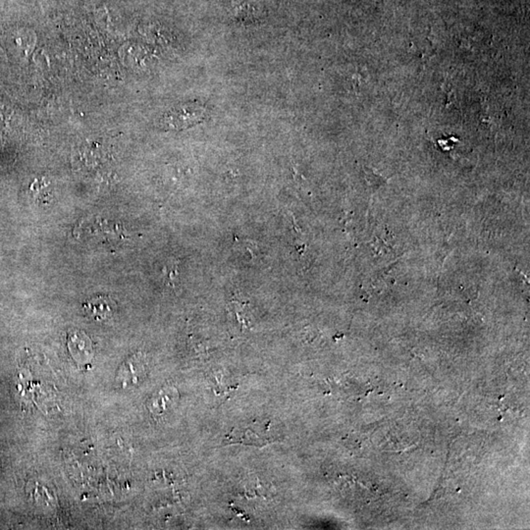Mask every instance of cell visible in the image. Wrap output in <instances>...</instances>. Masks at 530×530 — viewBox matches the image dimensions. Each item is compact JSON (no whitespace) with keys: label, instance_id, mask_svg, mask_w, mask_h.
Listing matches in <instances>:
<instances>
[{"label":"cell","instance_id":"obj_1","mask_svg":"<svg viewBox=\"0 0 530 530\" xmlns=\"http://www.w3.org/2000/svg\"><path fill=\"white\" fill-rule=\"evenodd\" d=\"M268 433H270V424L251 423L248 426H238L234 428L227 436V439L231 443L263 447L273 441Z\"/></svg>","mask_w":530,"mask_h":530},{"label":"cell","instance_id":"obj_2","mask_svg":"<svg viewBox=\"0 0 530 530\" xmlns=\"http://www.w3.org/2000/svg\"><path fill=\"white\" fill-rule=\"evenodd\" d=\"M206 116V108L201 105H185L172 110L165 118L164 123L169 127L183 129L201 122Z\"/></svg>","mask_w":530,"mask_h":530},{"label":"cell","instance_id":"obj_3","mask_svg":"<svg viewBox=\"0 0 530 530\" xmlns=\"http://www.w3.org/2000/svg\"><path fill=\"white\" fill-rule=\"evenodd\" d=\"M84 310L88 317L95 322H107L115 314L116 305L110 298L98 296L84 305Z\"/></svg>","mask_w":530,"mask_h":530},{"label":"cell","instance_id":"obj_4","mask_svg":"<svg viewBox=\"0 0 530 530\" xmlns=\"http://www.w3.org/2000/svg\"><path fill=\"white\" fill-rule=\"evenodd\" d=\"M68 349L73 359L81 364L88 362L93 357L92 341L85 333L74 331L68 336Z\"/></svg>","mask_w":530,"mask_h":530},{"label":"cell","instance_id":"obj_5","mask_svg":"<svg viewBox=\"0 0 530 530\" xmlns=\"http://www.w3.org/2000/svg\"><path fill=\"white\" fill-rule=\"evenodd\" d=\"M144 362L140 361V357L134 356L126 361L118 372V381L121 387H129L137 384L145 372Z\"/></svg>","mask_w":530,"mask_h":530}]
</instances>
